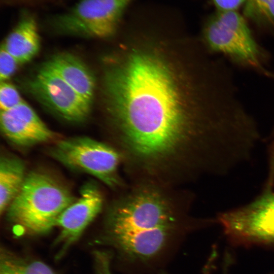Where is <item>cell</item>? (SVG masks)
Returning <instances> with one entry per match:
<instances>
[{"mask_svg": "<svg viewBox=\"0 0 274 274\" xmlns=\"http://www.w3.org/2000/svg\"><path fill=\"white\" fill-rule=\"evenodd\" d=\"M104 83L117 130L113 146L130 181L182 186L214 168L219 128L186 114L170 72L159 58L132 54L106 73Z\"/></svg>", "mask_w": 274, "mask_h": 274, "instance_id": "cell-1", "label": "cell"}, {"mask_svg": "<svg viewBox=\"0 0 274 274\" xmlns=\"http://www.w3.org/2000/svg\"><path fill=\"white\" fill-rule=\"evenodd\" d=\"M69 190L51 176L32 172L7 208V217L25 231L45 233L56 226L62 212L75 201Z\"/></svg>", "mask_w": 274, "mask_h": 274, "instance_id": "cell-2", "label": "cell"}, {"mask_svg": "<svg viewBox=\"0 0 274 274\" xmlns=\"http://www.w3.org/2000/svg\"><path fill=\"white\" fill-rule=\"evenodd\" d=\"M203 38L209 49L232 63L274 78L268 68L270 55L254 37L245 18L237 10L218 11L206 22Z\"/></svg>", "mask_w": 274, "mask_h": 274, "instance_id": "cell-3", "label": "cell"}, {"mask_svg": "<svg viewBox=\"0 0 274 274\" xmlns=\"http://www.w3.org/2000/svg\"><path fill=\"white\" fill-rule=\"evenodd\" d=\"M50 153L65 166L90 174L111 189L122 190L128 185L118 172L122 156L113 145L77 137L58 142Z\"/></svg>", "mask_w": 274, "mask_h": 274, "instance_id": "cell-4", "label": "cell"}, {"mask_svg": "<svg viewBox=\"0 0 274 274\" xmlns=\"http://www.w3.org/2000/svg\"><path fill=\"white\" fill-rule=\"evenodd\" d=\"M133 0H79L48 20L60 34L105 38L116 31L126 8Z\"/></svg>", "mask_w": 274, "mask_h": 274, "instance_id": "cell-5", "label": "cell"}, {"mask_svg": "<svg viewBox=\"0 0 274 274\" xmlns=\"http://www.w3.org/2000/svg\"><path fill=\"white\" fill-rule=\"evenodd\" d=\"M27 88L42 105L69 122L88 117L91 106L46 63L28 80Z\"/></svg>", "mask_w": 274, "mask_h": 274, "instance_id": "cell-6", "label": "cell"}, {"mask_svg": "<svg viewBox=\"0 0 274 274\" xmlns=\"http://www.w3.org/2000/svg\"><path fill=\"white\" fill-rule=\"evenodd\" d=\"M103 203V196L96 186L89 183L83 186L79 197L62 212L57 220L56 226L60 229L55 242L59 248L57 258L79 239L100 212Z\"/></svg>", "mask_w": 274, "mask_h": 274, "instance_id": "cell-7", "label": "cell"}, {"mask_svg": "<svg viewBox=\"0 0 274 274\" xmlns=\"http://www.w3.org/2000/svg\"><path fill=\"white\" fill-rule=\"evenodd\" d=\"M0 123L1 130L7 139L20 147L47 142L56 136L24 101L13 109L1 111Z\"/></svg>", "mask_w": 274, "mask_h": 274, "instance_id": "cell-8", "label": "cell"}, {"mask_svg": "<svg viewBox=\"0 0 274 274\" xmlns=\"http://www.w3.org/2000/svg\"><path fill=\"white\" fill-rule=\"evenodd\" d=\"M189 229L164 227L144 233L106 235V238L127 259L145 261L158 256L174 237Z\"/></svg>", "mask_w": 274, "mask_h": 274, "instance_id": "cell-9", "label": "cell"}, {"mask_svg": "<svg viewBox=\"0 0 274 274\" xmlns=\"http://www.w3.org/2000/svg\"><path fill=\"white\" fill-rule=\"evenodd\" d=\"M2 46L20 63L32 59L40 47L37 18L29 9H21L18 20Z\"/></svg>", "mask_w": 274, "mask_h": 274, "instance_id": "cell-10", "label": "cell"}, {"mask_svg": "<svg viewBox=\"0 0 274 274\" xmlns=\"http://www.w3.org/2000/svg\"><path fill=\"white\" fill-rule=\"evenodd\" d=\"M46 63L89 104L92 105L95 79L89 68L70 53L54 55Z\"/></svg>", "mask_w": 274, "mask_h": 274, "instance_id": "cell-11", "label": "cell"}, {"mask_svg": "<svg viewBox=\"0 0 274 274\" xmlns=\"http://www.w3.org/2000/svg\"><path fill=\"white\" fill-rule=\"evenodd\" d=\"M27 174L23 162L13 156H2L0 162V211L7 209L21 189Z\"/></svg>", "mask_w": 274, "mask_h": 274, "instance_id": "cell-12", "label": "cell"}, {"mask_svg": "<svg viewBox=\"0 0 274 274\" xmlns=\"http://www.w3.org/2000/svg\"><path fill=\"white\" fill-rule=\"evenodd\" d=\"M0 274H55L45 263L38 260H26L5 251H2Z\"/></svg>", "mask_w": 274, "mask_h": 274, "instance_id": "cell-13", "label": "cell"}, {"mask_svg": "<svg viewBox=\"0 0 274 274\" xmlns=\"http://www.w3.org/2000/svg\"><path fill=\"white\" fill-rule=\"evenodd\" d=\"M244 5L247 18L260 26H274V0H247Z\"/></svg>", "mask_w": 274, "mask_h": 274, "instance_id": "cell-14", "label": "cell"}, {"mask_svg": "<svg viewBox=\"0 0 274 274\" xmlns=\"http://www.w3.org/2000/svg\"><path fill=\"white\" fill-rule=\"evenodd\" d=\"M20 94L11 84L3 81L0 86V108L1 111L13 109L23 102Z\"/></svg>", "mask_w": 274, "mask_h": 274, "instance_id": "cell-15", "label": "cell"}, {"mask_svg": "<svg viewBox=\"0 0 274 274\" xmlns=\"http://www.w3.org/2000/svg\"><path fill=\"white\" fill-rule=\"evenodd\" d=\"M19 64L16 59L2 45L0 53V79L6 81L15 73Z\"/></svg>", "mask_w": 274, "mask_h": 274, "instance_id": "cell-16", "label": "cell"}, {"mask_svg": "<svg viewBox=\"0 0 274 274\" xmlns=\"http://www.w3.org/2000/svg\"><path fill=\"white\" fill-rule=\"evenodd\" d=\"M93 255L96 274H112L110 269L111 254L97 250L94 252Z\"/></svg>", "mask_w": 274, "mask_h": 274, "instance_id": "cell-17", "label": "cell"}, {"mask_svg": "<svg viewBox=\"0 0 274 274\" xmlns=\"http://www.w3.org/2000/svg\"><path fill=\"white\" fill-rule=\"evenodd\" d=\"M55 0H0L2 5L7 7H20L28 9L30 7L39 6L53 2Z\"/></svg>", "mask_w": 274, "mask_h": 274, "instance_id": "cell-18", "label": "cell"}, {"mask_svg": "<svg viewBox=\"0 0 274 274\" xmlns=\"http://www.w3.org/2000/svg\"><path fill=\"white\" fill-rule=\"evenodd\" d=\"M247 0H212L218 11H235Z\"/></svg>", "mask_w": 274, "mask_h": 274, "instance_id": "cell-19", "label": "cell"}]
</instances>
